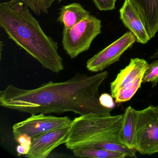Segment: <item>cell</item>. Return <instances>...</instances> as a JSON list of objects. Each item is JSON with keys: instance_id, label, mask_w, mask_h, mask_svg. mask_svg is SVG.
<instances>
[{"instance_id": "5b68a950", "label": "cell", "mask_w": 158, "mask_h": 158, "mask_svg": "<svg viewBox=\"0 0 158 158\" xmlns=\"http://www.w3.org/2000/svg\"><path fill=\"white\" fill-rule=\"evenodd\" d=\"M136 150L143 155L158 153V107L138 110Z\"/></svg>"}, {"instance_id": "4fadbf2b", "label": "cell", "mask_w": 158, "mask_h": 158, "mask_svg": "<svg viewBox=\"0 0 158 158\" xmlns=\"http://www.w3.org/2000/svg\"><path fill=\"white\" fill-rule=\"evenodd\" d=\"M81 4L73 2L62 6L60 9L58 22L63 25V29H69L90 15Z\"/></svg>"}, {"instance_id": "9c48e42d", "label": "cell", "mask_w": 158, "mask_h": 158, "mask_svg": "<svg viewBox=\"0 0 158 158\" xmlns=\"http://www.w3.org/2000/svg\"><path fill=\"white\" fill-rule=\"evenodd\" d=\"M119 12L123 24L135 36L136 42L145 44L151 39L142 19L129 0H125Z\"/></svg>"}, {"instance_id": "6da1fadb", "label": "cell", "mask_w": 158, "mask_h": 158, "mask_svg": "<svg viewBox=\"0 0 158 158\" xmlns=\"http://www.w3.org/2000/svg\"><path fill=\"white\" fill-rule=\"evenodd\" d=\"M108 75L107 71L92 76L77 73L66 81H50L31 89L10 84L0 91V105L31 114L71 111L109 116L112 109L102 106L98 98L100 87Z\"/></svg>"}, {"instance_id": "8fae6325", "label": "cell", "mask_w": 158, "mask_h": 158, "mask_svg": "<svg viewBox=\"0 0 158 158\" xmlns=\"http://www.w3.org/2000/svg\"><path fill=\"white\" fill-rule=\"evenodd\" d=\"M140 16L151 39L158 31V0H129Z\"/></svg>"}, {"instance_id": "ba28073f", "label": "cell", "mask_w": 158, "mask_h": 158, "mask_svg": "<svg viewBox=\"0 0 158 158\" xmlns=\"http://www.w3.org/2000/svg\"><path fill=\"white\" fill-rule=\"evenodd\" d=\"M70 127L44 133L32 138L30 150L26 157L29 158H46L60 145L65 144Z\"/></svg>"}, {"instance_id": "d6986e66", "label": "cell", "mask_w": 158, "mask_h": 158, "mask_svg": "<svg viewBox=\"0 0 158 158\" xmlns=\"http://www.w3.org/2000/svg\"><path fill=\"white\" fill-rule=\"evenodd\" d=\"M94 5L100 11L113 10L115 9L116 0H92Z\"/></svg>"}, {"instance_id": "2e32d148", "label": "cell", "mask_w": 158, "mask_h": 158, "mask_svg": "<svg viewBox=\"0 0 158 158\" xmlns=\"http://www.w3.org/2000/svg\"><path fill=\"white\" fill-rule=\"evenodd\" d=\"M35 14L40 16L48 13L49 10L55 2L58 3L64 0H20Z\"/></svg>"}, {"instance_id": "5bb4252c", "label": "cell", "mask_w": 158, "mask_h": 158, "mask_svg": "<svg viewBox=\"0 0 158 158\" xmlns=\"http://www.w3.org/2000/svg\"><path fill=\"white\" fill-rule=\"evenodd\" d=\"M73 152L75 156L80 158H124L127 157L123 153L101 148L77 149L73 150Z\"/></svg>"}, {"instance_id": "277c9868", "label": "cell", "mask_w": 158, "mask_h": 158, "mask_svg": "<svg viewBox=\"0 0 158 158\" xmlns=\"http://www.w3.org/2000/svg\"><path fill=\"white\" fill-rule=\"evenodd\" d=\"M101 20L90 15L73 27L63 29L62 46L69 57L75 59L88 51L91 43L102 31Z\"/></svg>"}, {"instance_id": "7a4b0ae2", "label": "cell", "mask_w": 158, "mask_h": 158, "mask_svg": "<svg viewBox=\"0 0 158 158\" xmlns=\"http://www.w3.org/2000/svg\"><path fill=\"white\" fill-rule=\"evenodd\" d=\"M0 27L17 46L54 73L64 69L58 43L47 35L29 8L20 0L0 3Z\"/></svg>"}, {"instance_id": "e0dca14e", "label": "cell", "mask_w": 158, "mask_h": 158, "mask_svg": "<svg viewBox=\"0 0 158 158\" xmlns=\"http://www.w3.org/2000/svg\"><path fill=\"white\" fill-rule=\"evenodd\" d=\"M98 148L104 149L111 151L123 153L127 157L137 158L136 154V150L130 148L122 143L107 142L100 146Z\"/></svg>"}, {"instance_id": "ac0fdd59", "label": "cell", "mask_w": 158, "mask_h": 158, "mask_svg": "<svg viewBox=\"0 0 158 158\" xmlns=\"http://www.w3.org/2000/svg\"><path fill=\"white\" fill-rule=\"evenodd\" d=\"M150 82L154 87L158 83V59L149 64L144 74L143 83Z\"/></svg>"}, {"instance_id": "30bf717a", "label": "cell", "mask_w": 158, "mask_h": 158, "mask_svg": "<svg viewBox=\"0 0 158 158\" xmlns=\"http://www.w3.org/2000/svg\"><path fill=\"white\" fill-rule=\"evenodd\" d=\"M146 60L140 58L130 59L129 64L120 70L114 81L110 84L111 95L114 98L118 91L145 73L148 65Z\"/></svg>"}, {"instance_id": "7402d4cb", "label": "cell", "mask_w": 158, "mask_h": 158, "mask_svg": "<svg viewBox=\"0 0 158 158\" xmlns=\"http://www.w3.org/2000/svg\"><path fill=\"white\" fill-rule=\"evenodd\" d=\"M158 59V48L149 58L150 60H153V59Z\"/></svg>"}, {"instance_id": "ffe728a7", "label": "cell", "mask_w": 158, "mask_h": 158, "mask_svg": "<svg viewBox=\"0 0 158 158\" xmlns=\"http://www.w3.org/2000/svg\"><path fill=\"white\" fill-rule=\"evenodd\" d=\"M113 97L111 95L104 93L100 96L99 101L103 107L112 109L114 106V103L113 100Z\"/></svg>"}, {"instance_id": "7c38bea8", "label": "cell", "mask_w": 158, "mask_h": 158, "mask_svg": "<svg viewBox=\"0 0 158 158\" xmlns=\"http://www.w3.org/2000/svg\"><path fill=\"white\" fill-rule=\"evenodd\" d=\"M138 110L129 106L123 114V122L119 133L122 144L130 148L136 149L137 123Z\"/></svg>"}, {"instance_id": "603a6c76", "label": "cell", "mask_w": 158, "mask_h": 158, "mask_svg": "<svg viewBox=\"0 0 158 158\" xmlns=\"http://www.w3.org/2000/svg\"><path fill=\"white\" fill-rule=\"evenodd\" d=\"M4 46L3 42L2 41H0V53H1V60H2V52L3 50V47Z\"/></svg>"}, {"instance_id": "3957f363", "label": "cell", "mask_w": 158, "mask_h": 158, "mask_svg": "<svg viewBox=\"0 0 158 158\" xmlns=\"http://www.w3.org/2000/svg\"><path fill=\"white\" fill-rule=\"evenodd\" d=\"M123 119V114L105 116L93 113L76 117L70 126L65 146L73 150L98 148L107 142L121 143L119 133Z\"/></svg>"}, {"instance_id": "9a60e30c", "label": "cell", "mask_w": 158, "mask_h": 158, "mask_svg": "<svg viewBox=\"0 0 158 158\" xmlns=\"http://www.w3.org/2000/svg\"><path fill=\"white\" fill-rule=\"evenodd\" d=\"M144 73L139 76L133 82L125 86L118 91L114 98L115 102L122 103L126 102L132 98L143 83Z\"/></svg>"}, {"instance_id": "44dd1931", "label": "cell", "mask_w": 158, "mask_h": 158, "mask_svg": "<svg viewBox=\"0 0 158 158\" xmlns=\"http://www.w3.org/2000/svg\"><path fill=\"white\" fill-rule=\"evenodd\" d=\"M16 150H17V152H18V156H21V155H25L26 152L25 151L24 148L22 145H18L16 148Z\"/></svg>"}, {"instance_id": "8992f818", "label": "cell", "mask_w": 158, "mask_h": 158, "mask_svg": "<svg viewBox=\"0 0 158 158\" xmlns=\"http://www.w3.org/2000/svg\"><path fill=\"white\" fill-rule=\"evenodd\" d=\"M72 123L73 120L68 116L57 117L42 113L31 114L29 118L15 124L13 133L14 139L23 134L32 138L47 132L70 127Z\"/></svg>"}, {"instance_id": "52a82bcc", "label": "cell", "mask_w": 158, "mask_h": 158, "mask_svg": "<svg viewBox=\"0 0 158 158\" xmlns=\"http://www.w3.org/2000/svg\"><path fill=\"white\" fill-rule=\"evenodd\" d=\"M136 41L134 34L128 31L87 61L88 71L98 73L118 61L123 53Z\"/></svg>"}]
</instances>
